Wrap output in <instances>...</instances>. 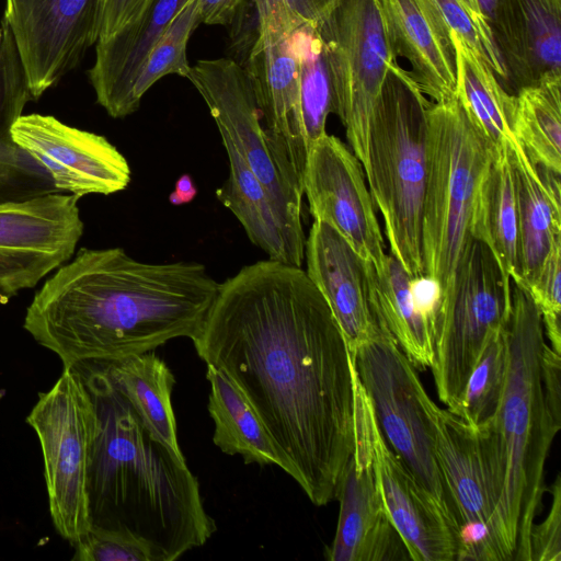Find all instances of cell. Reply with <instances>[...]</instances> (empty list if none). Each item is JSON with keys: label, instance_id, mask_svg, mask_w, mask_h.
Returning <instances> with one entry per match:
<instances>
[{"label": "cell", "instance_id": "6da1fadb", "mask_svg": "<svg viewBox=\"0 0 561 561\" xmlns=\"http://www.w3.org/2000/svg\"><path fill=\"white\" fill-rule=\"evenodd\" d=\"M192 341L245 398L308 499L335 500L355 445L354 367L306 271L271 259L242 267L219 284Z\"/></svg>", "mask_w": 561, "mask_h": 561}, {"label": "cell", "instance_id": "7a4b0ae2", "mask_svg": "<svg viewBox=\"0 0 561 561\" xmlns=\"http://www.w3.org/2000/svg\"><path fill=\"white\" fill-rule=\"evenodd\" d=\"M197 262L146 263L122 248H80L26 308L23 328L64 368L193 340L218 293Z\"/></svg>", "mask_w": 561, "mask_h": 561}, {"label": "cell", "instance_id": "3957f363", "mask_svg": "<svg viewBox=\"0 0 561 561\" xmlns=\"http://www.w3.org/2000/svg\"><path fill=\"white\" fill-rule=\"evenodd\" d=\"M72 367L96 414L88 477L91 527L139 541L153 561H173L203 546L216 525L184 457L149 431L99 362Z\"/></svg>", "mask_w": 561, "mask_h": 561}, {"label": "cell", "instance_id": "277c9868", "mask_svg": "<svg viewBox=\"0 0 561 561\" xmlns=\"http://www.w3.org/2000/svg\"><path fill=\"white\" fill-rule=\"evenodd\" d=\"M506 331V388L491 422L502 483L493 538L500 561H530V530L546 491L545 465L561 419L545 398L541 353L546 340L539 310L528 291L515 284Z\"/></svg>", "mask_w": 561, "mask_h": 561}, {"label": "cell", "instance_id": "5b68a950", "mask_svg": "<svg viewBox=\"0 0 561 561\" xmlns=\"http://www.w3.org/2000/svg\"><path fill=\"white\" fill-rule=\"evenodd\" d=\"M431 104L410 72L394 61L371 116L364 170L390 254L412 277L423 275L421 227Z\"/></svg>", "mask_w": 561, "mask_h": 561}, {"label": "cell", "instance_id": "8992f818", "mask_svg": "<svg viewBox=\"0 0 561 561\" xmlns=\"http://www.w3.org/2000/svg\"><path fill=\"white\" fill-rule=\"evenodd\" d=\"M494 153L457 94L448 101L432 102L421 248L423 275L440 289L438 309L447 301L458 265L472 241L469 228L473 199Z\"/></svg>", "mask_w": 561, "mask_h": 561}, {"label": "cell", "instance_id": "52a82bcc", "mask_svg": "<svg viewBox=\"0 0 561 561\" xmlns=\"http://www.w3.org/2000/svg\"><path fill=\"white\" fill-rule=\"evenodd\" d=\"M511 310L512 284L490 249L472 239L435 322L431 369L437 396L453 413L473 366L489 340L506 325Z\"/></svg>", "mask_w": 561, "mask_h": 561}, {"label": "cell", "instance_id": "ba28073f", "mask_svg": "<svg viewBox=\"0 0 561 561\" xmlns=\"http://www.w3.org/2000/svg\"><path fill=\"white\" fill-rule=\"evenodd\" d=\"M95 421L92 397L75 367L38 394L26 417L41 444L54 526L71 543L91 527L88 477Z\"/></svg>", "mask_w": 561, "mask_h": 561}, {"label": "cell", "instance_id": "9c48e42d", "mask_svg": "<svg viewBox=\"0 0 561 561\" xmlns=\"http://www.w3.org/2000/svg\"><path fill=\"white\" fill-rule=\"evenodd\" d=\"M351 359L385 440L458 528L437 462L432 425L422 402L425 388L417 369L386 327L359 345Z\"/></svg>", "mask_w": 561, "mask_h": 561}, {"label": "cell", "instance_id": "30bf717a", "mask_svg": "<svg viewBox=\"0 0 561 561\" xmlns=\"http://www.w3.org/2000/svg\"><path fill=\"white\" fill-rule=\"evenodd\" d=\"M332 78L335 111L365 170L374 108L390 66L378 0H341L316 23Z\"/></svg>", "mask_w": 561, "mask_h": 561}, {"label": "cell", "instance_id": "8fae6325", "mask_svg": "<svg viewBox=\"0 0 561 561\" xmlns=\"http://www.w3.org/2000/svg\"><path fill=\"white\" fill-rule=\"evenodd\" d=\"M435 454L458 525L457 561H500L493 520L501 496L491 427H473L438 407L424 389Z\"/></svg>", "mask_w": 561, "mask_h": 561}, {"label": "cell", "instance_id": "7c38bea8", "mask_svg": "<svg viewBox=\"0 0 561 561\" xmlns=\"http://www.w3.org/2000/svg\"><path fill=\"white\" fill-rule=\"evenodd\" d=\"M185 78L205 101L221 140L237 149L262 183L288 244L304 263V193L278 168L244 68L230 58L203 59L191 66Z\"/></svg>", "mask_w": 561, "mask_h": 561}, {"label": "cell", "instance_id": "4fadbf2b", "mask_svg": "<svg viewBox=\"0 0 561 561\" xmlns=\"http://www.w3.org/2000/svg\"><path fill=\"white\" fill-rule=\"evenodd\" d=\"M255 27L244 64L262 126L284 176L302 191L308 154L299 107V66L291 31L306 22L282 0H251ZM304 193V191H302Z\"/></svg>", "mask_w": 561, "mask_h": 561}, {"label": "cell", "instance_id": "5bb4252c", "mask_svg": "<svg viewBox=\"0 0 561 561\" xmlns=\"http://www.w3.org/2000/svg\"><path fill=\"white\" fill-rule=\"evenodd\" d=\"M75 195L0 203V297L36 287L77 251L84 224Z\"/></svg>", "mask_w": 561, "mask_h": 561}, {"label": "cell", "instance_id": "9a60e30c", "mask_svg": "<svg viewBox=\"0 0 561 561\" xmlns=\"http://www.w3.org/2000/svg\"><path fill=\"white\" fill-rule=\"evenodd\" d=\"M101 0H5L32 100H38L82 60L100 34Z\"/></svg>", "mask_w": 561, "mask_h": 561}, {"label": "cell", "instance_id": "2e32d148", "mask_svg": "<svg viewBox=\"0 0 561 561\" xmlns=\"http://www.w3.org/2000/svg\"><path fill=\"white\" fill-rule=\"evenodd\" d=\"M13 141L49 175L58 193L81 198L110 195L130 182L126 158L104 136L55 116L22 114L11 127Z\"/></svg>", "mask_w": 561, "mask_h": 561}, {"label": "cell", "instance_id": "e0dca14e", "mask_svg": "<svg viewBox=\"0 0 561 561\" xmlns=\"http://www.w3.org/2000/svg\"><path fill=\"white\" fill-rule=\"evenodd\" d=\"M302 191L314 220L334 228L377 270L382 266L387 254L363 165L337 137L327 133L310 146Z\"/></svg>", "mask_w": 561, "mask_h": 561}, {"label": "cell", "instance_id": "ac0fdd59", "mask_svg": "<svg viewBox=\"0 0 561 561\" xmlns=\"http://www.w3.org/2000/svg\"><path fill=\"white\" fill-rule=\"evenodd\" d=\"M355 445L336 499L337 527L325 548L330 561L411 560L386 510L374 471L363 402V386L354 371Z\"/></svg>", "mask_w": 561, "mask_h": 561}, {"label": "cell", "instance_id": "d6986e66", "mask_svg": "<svg viewBox=\"0 0 561 561\" xmlns=\"http://www.w3.org/2000/svg\"><path fill=\"white\" fill-rule=\"evenodd\" d=\"M363 402L371 460L388 515L413 561H456L458 528L385 440L367 392Z\"/></svg>", "mask_w": 561, "mask_h": 561}, {"label": "cell", "instance_id": "ffe728a7", "mask_svg": "<svg viewBox=\"0 0 561 561\" xmlns=\"http://www.w3.org/2000/svg\"><path fill=\"white\" fill-rule=\"evenodd\" d=\"M306 273L327 300L351 358L386 327L370 297L367 261L331 226L313 220L306 238Z\"/></svg>", "mask_w": 561, "mask_h": 561}, {"label": "cell", "instance_id": "44dd1931", "mask_svg": "<svg viewBox=\"0 0 561 561\" xmlns=\"http://www.w3.org/2000/svg\"><path fill=\"white\" fill-rule=\"evenodd\" d=\"M491 32L510 93L561 76V0H495Z\"/></svg>", "mask_w": 561, "mask_h": 561}, {"label": "cell", "instance_id": "7402d4cb", "mask_svg": "<svg viewBox=\"0 0 561 561\" xmlns=\"http://www.w3.org/2000/svg\"><path fill=\"white\" fill-rule=\"evenodd\" d=\"M393 57L404 58L421 91L435 103L457 90L456 51L450 32L431 0H378Z\"/></svg>", "mask_w": 561, "mask_h": 561}, {"label": "cell", "instance_id": "603a6c76", "mask_svg": "<svg viewBox=\"0 0 561 561\" xmlns=\"http://www.w3.org/2000/svg\"><path fill=\"white\" fill-rule=\"evenodd\" d=\"M187 0H153L131 24L99 39L89 79L96 102L113 118L137 111L133 89L141 68L159 38Z\"/></svg>", "mask_w": 561, "mask_h": 561}, {"label": "cell", "instance_id": "cb8c5ba5", "mask_svg": "<svg viewBox=\"0 0 561 561\" xmlns=\"http://www.w3.org/2000/svg\"><path fill=\"white\" fill-rule=\"evenodd\" d=\"M517 206L520 285L536 276L561 241L560 173L534 163L517 139L507 146Z\"/></svg>", "mask_w": 561, "mask_h": 561}, {"label": "cell", "instance_id": "d4e9b609", "mask_svg": "<svg viewBox=\"0 0 561 561\" xmlns=\"http://www.w3.org/2000/svg\"><path fill=\"white\" fill-rule=\"evenodd\" d=\"M32 100L12 34L0 23V203L56 192L47 172L12 139L11 127Z\"/></svg>", "mask_w": 561, "mask_h": 561}, {"label": "cell", "instance_id": "484cf974", "mask_svg": "<svg viewBox=\"0 0 561 561\" xmlns=\"http://www.w3.org/2000/svg\"><path fill=\"white\" fill-rule=\"evenodd\" d=\"M507 146L492 156L479 181L469 230L490 249L504 279L519 286L517 206Z\"/></svg>", "mask_w": 561, "mask_h": 561}, {"label": "cell", "instance_id": "4316f807", "mask_svg": "<svg viewBox=\"0 0 561 561\" xmlns=\"http://www.w3.org/2000/svg\"><path fill=\"white\" fill-rule=\"evenodd\" d=\"M370 297L378 317L400 348L419 370L431 368L435 322L423 310L412 288V276L387 254L377 270L367 262Z\"/></svg>", "mask_w": 561, "mask_h": 561}, {"label": "cell", "instance_id": "83f0119b", "mask_svg": "<svg viewBox=\"0 0 561 561\" xmlns=\"http://www.w3.org/2000/svg\"><path fill=\"white\" fill-rule=\"evenodd\" d=\"M99 363L149 431L183 456L171 403L175 380L167 364L151 351Z\"/></svg>", "mask_w": 561, "mask_h": 561}, {"label": "cell", "instance_id": "f1b7e54d", "mask_svg": "<svg viewBox=\"0 0 561 561\" xmlns=\"http://www.w3.org/2000/svg\"><path fill=\"white\" fill-rule=\"evenodd\" d=\"M206 377L210 383L208 412L215 424V445L225 454L240 455L245 463L275 465L290 476L288 461L236 386L211 366H207Z\"/></svg>", "mask_w": 561, "mask_h": 561}, {"label": "cell", "instance_id": "f546056e", "mask_svg": "<svg viewBox=\"0 0 561 561\" xmlns=\"http://www.w3.org/2000/svg\"><path fill=\"white\" fill-rule=\"evenodd\" d=\"M450 36L456 51V94L474 128L496 152L516 139L517 98L500 83L485 61Z\"/></svg>", "mask_w": 561, "mask_h": 561}, {"label": "cell", "instance_id": "4dcf8cb0", "mask_svg": "<svg viewBox=\"0 0 561 561\" xmlns=\"http://www.w3.org/2000/svg\"><path fill=\"white\" fill-rule=\"evenodd\" d=\"M229 161V175L216 191L217 198L242 225L250 241L268 259L302 267L276 218L268 195L237 149L222 140Z\"/></svg>", "mask_w": 561, "mask_h": 561}, {"label": "cell", "instance_id": "1f68e13d", "mask_svg": "<svg viewBox=\"0 0 561 561\" xmlns=\"http://www.w3.org/2000/svg\"><path fill=\"white\" fill-rule=\"evenodd\" d=\"M514 135L530 160L561 172V76L517 94Z\"/></svg>", "mask_w": 561, "mask_h": 561}, {"label": "cell", "instance_id": "d6a6232c", "mask_svg": "<svg viewBox=\"0 0 561 561\" xmlns=\"http://www.w3.org/2000/svg\"><path fill=\"white\" fill-rule=\"evenodd\" d=\"M299 66V107L307 150L327 134V119L334 114L335 99L323 42L316 23L302 22L291 31Z\"/></svg>", "mask_w": 561, "mask_h": 561}, {"label": "cell", "instance_id": "836d02e7", "mask_svg": "<svg viewBox=\"0 0 561 561\" xmlns=\"http://www.w3.org/2000/svg\"><path fill=\"white\" fill-rule=\"evenodd\" d=\"M508 359L510 350L505 325L489 340L473 366L456 415L477 428L483 427L494 420L506 388Z\"/></svg>", "mask_w": 561, "mask_h": 561}, {"label": "cell", "instance_id": "e575fe53", "mask_svg": "<svg viewBox=\"0 0 561 561\" xmlns=\"http://www.w3.org/2000/svg\"><path fill=\"white\" fill-rule=\"evenodd\" d=\"M199 23V0H187L149 53L135 82L131 95L137 110L145 93L161 78L168 75L186 77L191 68L187 45Z\"/></svg>", "mask_w": 561, "mask_h": 561}, {"label": "cell", "instance_id": "d590c367", "mask_svg": "<svg viewBox=\"0 0 561 561\" xmlns=\"http://www.w3.org/2000/svg\"><path fill=\"white\" fill-rule=\"evenodd\" d=\"M525 290L539 310L543 333L550 342V347L561 355V241L552 247Z\"/></svg>", "mask_w": 561, "mask_h": 561}, {"label": "cell", "instance_id": "8d00e7d4", "mask_svg": "<svg viewBox=\"0 0 561 561\" xmlns=\"http://www.w3.org/2000/svg\"><path fill=\"white\" fill-rule=\"evenodd\" d=\"M450 35L469 47L485 61L500 83L505 88V71L496 47L486 39L482 31L458 0H431Z\"/></svg>", "mask_w": 561, "mask_h": 561}, {"label": "cell", "instance_id": "74e56055", "mask_svg": "<svg viewBox=\"0 0 561 561\" xmlns=\"http://www.w3.org/2000/svg\"><path fill=\"white\" fill-rule=\"evenodd\" d=\"M78 561H153L139 541L121 533L90 527L75 543Z\"/></svg>", "mask_w": 561, "mask_h": 561}, {"label": "cell", "instance_id": "f35d334b", "mask_svg": "<svg viewBox=\"0 0 561 561\" xmlns=\"http://www.w3.org/2000/svg\"><path fill=\"white\" fill-rule=\"evenodd\" d=\"M551 505L545 519L531 527L530 561H561V478L550 486Z\"/></svg>", "mask_w": 561, "mask_h": 561}, {"label": "cell", "instance_id": "ab89813d", "mask_svg": "<svg viewBox=\"0 0 561 561\" xmlns=\"http://www.w3.org/2000/svg\"><path fill=\"white\" fill-rule=\"evenodd\" d=\"M152 1L101 0L99 39L107 38L135 22Z\"/></svg>", "mask_w": 561, "mask_h": 561}, {"label": "cell", "instance_id": "60d3db41", "mask_svg": "<svg viewBox=\"0 0 561 561\" xmlns=\"http://www.w3.org/2000/svg\"><path fill=\"white\" fill-rule=\"evenodd\" d=\"M541 378L546 401L561 419V355L546 342L541 353Z\"/></svg>", "mask_w": 561, "mask_h": 561}, {"label": "cell", "instance_id": "b9f144b4", "mask_svg": "<svg viewBox=\"0 0 561 561\" xmlns=\"http://www.w3.org/2000/svg\"><path fill=\"white\" fill-rule=\"evenodd\" d=\"M245 0H199L201 22L208 25H230Z\"/></svg>", "mask_w": 561, "mask_h": 561}, {"label": "cell", "instance_id": "7bdbcfd3", "mask_svg": "<svg viewBox=\"0 0 561 561\" xmlns=\"http://www.w3.org/2000/svg\"><path fill=\"white\" fill-rule=\"evenodd\" d=\"M288 9L306 22L317 23L341 0H282Z\"/></svg>", "mask_w": 561, "mask_h": 561}, {"label": "cell", "instance_id": "ee69618b", "mask_svg": "<svg viewBox=\"0 0 561 561\" xmlns=\"http://www.w3.org/2000/svg\"><path fill=\"white\" fill-rule=\"evenodd\" d=\"M476 21L483 35L494 46L491 25L493 21L495 0H458Z\"/></svg>", "mask_w": 561, "mask_h": 561}, {"label": "cell", "instance_id": "f6af8a7d", "mask_svg": "<svg viewBox=\"0 0 561 561\" xmlns=\"http://www.w3.org/2000/svg\"><path fill=\"white\" fill-rule=\"evenodd\" d=\"M197 195V187L188 174L180 176L175 183L174 191L170 194L169 201L172 205H183L192 202Z\"/></svg>", "mask_w": 561, "mask_h": 561}]
</instances>
